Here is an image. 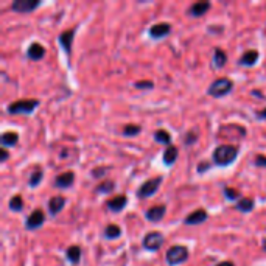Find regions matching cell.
<instances>
[{
	"mask_svg": "<svg viewBox=\"0 0 266 266\" xmlns=\"http://www.w3.org/2000/svg\"><path fill=\"white\" fill-rule=\"evenodd\" d=\"M210 8V4L208 2H198V4H193L188 10V14L193 18H198V16H202L204 12H207V10Z\"/></svg>",
	"mask_w": 266,
	"mask_h": 266,
	"instance_id": "obj_17",
	"label": "cell"
},
{
	"mask_svg": "<svg viewBox=\"0 0 266 266\" xmlns=\"http://www.w3.org/2000/svg\"><path fill=\"white\" fill-rule=\"evenodd\" d=\"M19 140L18 132H4L2 134V145L4 146H14Z\"/></svg>",
	"mask_w": 266,
	"mask_h": 266,
	"instance_id": "obj_20",
	"label": "cell"
},
{
	"mask_svg": "<svg viewBox=\"0 0 266 266\" xmlns=\"http://www.w3.org/2000/svg\"><path fill=\"white\" fill-rule=\"evenodd\" d=\"M120 228L117 224H108L106 229H104V236L106 238H118L120 236Z\"/></svg>",
	"mask_w": 266,
	"mask_h": 266,
	"instance_id": "obj_24",
	"label": "cell"
},
{
	"mask_svg": "<svg viewBox=\"0 0 266 266\" xmlns=\"http://www.w3.org/2000/svg\"><path fill=\"white\" fill-rule=\"evenodd\" d=\"M64 206H66V198H64V196H53V198L48 201V210H50L52 215H58Z\"/></svg>",
	"mask_w": 266,
	"mask_h": 266,
	"instance_id": "obj_13",
	"label": "cell"
},
{
	"mask_svg": "<svg viewBox=\"0 0 266 266\" xmlns=\"http://www.w3.org/2000/svg\"><path fill=\"white\" fill-rule=\"evenodd\" d=\"M224 194H226V198L228 200H236L238 198V196H240V193H238L236 190H232L230 187H226V188H224Z\"/></svg>",
	"mask_w": 266,
	"mask_h": 266,
	"instance_id": "obj_30",
	"label": "cell"
},
{
	"mask_svg": "<svg viewBox=\"0 0 266 266\" xmlns=\"http://www.w3.org/2000/svg\"><path fill=\"white\" fill-rule=\"evenodd\" d=\"M234 88V84L229 78H220L216 81H214L212 84H210V88H208V95H212V96H224V95H228Z\"/></svg>",
	"mask_w": 266,
	"mask_h": 266,
	"instance_id": "obj_3",
	"label": "cell"
},
{
	"mask_svg": "<svg viewBox=\"0 0 266 266\" xmlns=\"http://www.w3.org/2000/svg\"><path fill=\"white\" fill-rule=\"evenodd\" d=\"M178 159V148L176 146H168L164 152V162L166 165H172Z\"/></svg>",
	"mask_w": 266,
	"mask_h": 266,
	"instance_id": "obj_21",
	"label": "cell"
},
{
	"mask_svg": "<svg viewBox=\"0 0 266 266\" xmlns=\"http://www.w3.org/2000/svg\"><path fill=\"white\" fill-rule=\"evenodd\" d=\"M226 62H228V54L224 53L220 47H216V48H215V56H214V64H215V67H216V68H221V67L226 66Z\"/></svg>",
	"mask_w": 266,
	"mask_h": 266,
	"instance_id": "obj_19",
	"label": "cell"
},
{
	"mask_svg": "<svg viewBox=\"0 0 266 266\" xmlns=\"http://www.w3.org/2000/svg\"><path fill=\"white\" fill-rule=\"evenodd\" d=\"M134 86L137 89H151L152 88V82L151 81H137V82H134Z\"/></svg>",
	"mask_w": 266,
	"mask_h": 266,
	"instance_id": "obj_31",
	"label": "cell"
},
{
	"mask_svg": "<svg viewBox=\"0 0 266 266\" xmlns=\"http://www.w3.org/2000/svg\"><path fill=\"white\" fill-rule=\"evenodd\" d=\"M154 138H156V142H159V144H165V145H168V144L172 142L170 134H168L166 131H164V130H159V131L154 132Z\"/></svg>",
	"mask_w": 266,
	"mask_h": 266,
	"instance_id": "obj_26",
	"label": "cell"
},
{
	"mask_svg": "<svg viewBox=\"0 0 266 266\" xmlns=\"http://www.w3.org/2000/svg\"><path fill=\"white\" fill-rule=\"evenodd\" d=\"M165 215V207L164 206H154L146 210V218L152 222H158L164 218Z\"/></svg>",
	"mask_w": 266,
	"mask_h": 266,
	"instance_id": "obj_14",
	"label": "cell"
},
{
	"mask_svg": "<svg viewBox=\"0 0 266 266\" xmlns=\"http://www.w3.org/2000/svg\"><path fill=\"white\" fill-rule=\"evenodd\" d=\"M216 266H234V263H232V262H221V263L216 264Z\"/></svg>",
	"mask_w": 266,
	"mask_h": 266,
	"instance_id": "obj_34",
	"label": "cell"
},
{
	"mask_svg": "<svg viewBox=\"0 0 266 266\" xmlns=\"http://www.w3.org/2000/svg\"><path fill=\"white\" fill-rule=\"evenodd\" d=\"M44 221H46L44 212H42L40 208H36V210H33V214L26 218V221H25V228H26L28 230H34V229L40 228L42 224H44Z\"/></svg>",
	"mask_w": 266,
	"mask_h": 266,
	"instance_id": "obj_7",
	"label": "cell"
},
{
	"mask_svg": "<svg viewBox=\"0 0 266 266\" xmlns=\"http://www.w3.org/2000/svg\"><path fill=\"white\" fill-rule=\"evenodd\" d=\"M170 32H172L170 24L162 22V24L152 25V26L150 28V36L154 38V39H160V38H165L166 34H170Z\"/></svg>",
	"mask_w": 266,
	"mask_h": 266,
	"instance_id": "obj_9",
	"label": "cell"
},
{
	"mask_svg": "<svg viewBox=\"0 0 266 266\" xmlns=\"http://www.w3.org/2000/svg\"><path fill=\"white\" fill-rule=\"evenodd\" d=\"M187 258H188V249L186 246L178 244V246H172L166 250V262L170 266L184 263Z\"/></svg>",
	"mask_w": 266,
	"mask_h": 266,
	"instance_id": "obj_2",
	"label": "cell"
},
{
	"mask_svg": "<svg viewBox=\"0 0 266 266\" xmlns=\"http://www.w3.org/2000/svg\"><path fill=\"white\" fill-rule=\"evenodd\" d=\"M256 165L257 166H266V158L264 156H257L256 158Z\"/></svg>",
	"mask_w": 266,
	"mask_h": 266,
	"instance_id": "obj_32",
	"label": "cell"
},
{
	"mask_svg": "<svg viewBox=\"0 0 266 266\" xmlns=\"http://www.w3.org/2000/svg\"><path fill=\"white\" fill-rule=\"evenodd\" d=\"M263 249L266 250V240H264V243H263Z\"/></svg>",
	"mask_w": 266,
	"mask_h": 266,
	"instance_id": "obj_36",
	"label": "cell"
},
{
	"mask_svg": "<svg viewBox=\"0 0 266 266\" xmlns=\"http://www.w3.org/2000/svg\"><path fill=\"white\" fill-rule=\"evenodd\" d=\"M74 180H75V174L72 172H66V173H61L56 176L54 186L58 188H68V187H72Z\"/></svg>",
	"mask_w": 266,
	"mask_h": 266,
	"instance_id": "obj_10",
	"label": "cell"
},
{
	"mask_svg": "<svg viewBox=\"0 0 266 266\" xmlns=\"http://www.w3.org/2000/svg\"><path fill=\"white\" fill-rule=\"evenodd\" d=\"M128 200H126V196H116L114 200H109L108 201V208L112 210V212H120V210L126 206Z\"/></svg>",
	"mask_w": 266,
	"mask_h": 266,
	"instance_id": "obj_16",
	"label": "cell"
},
{
	"mask_svg": "<svg viewBox=\"0 0 266 266\" xmlns=\"http://www.w3.org/2000/svg\"><path fill=\"white\" fill-rule=\"evenodd\" d=\"M40 180H42V172L38 170V172H34V173L32 174V178H30V186H32V187H38Z\"/></svg>",
	"mask_w": 266,
	"mask_h": 266,
	"instance_id": "obj_29",
	"label": "cell"
},
{
	"mask_svg": "<svg viewBox=\"0 0 266 266\" xmlns=\"http://www.w3.org/2000/svg\"><path fill=\"white\" fill-rule=\"evenodd\" d=\"M164 243V235L160 232H148L144 238V248L148 250H158Z\"/></svg>",
	"mask_w": 266,
	"mask_h": 266,
	"instance_id": "obj_6",
	"label": "cell"
},
{
	"mask_svg": "<svg viewBox=\"0 0 266 266\" xmlns=\"http://www.w3.org/2000/svg\"><path fill=\"white\" fill-rule=\"evenodd\" d=\"M238 156V150L232 145H220L214 152V160L216 165H230Z\"/></svg>",
	"mask_w": 266,
	"mask_h": 266,
	"instance_id": "obj_1",
	"label": "cell"
},
{
	"mask_svg": "<svg viewBox=\"0 0 266 266\" xmlns=\"http://www.w3.org/2000/svg\"><path fill=\"white\" fill-rule=\"evenodd\" d=\"M236 208L240 210V212H249V210L254 208V201L250 198H243L236 202Z\"/></svg>",
	"mask_w": 266,
	"mask_h": 266,
	"instance_id": "obj_23",
	"label": "cell"
},
{
	"mask_svg": "<svg viewBox=\"0 0 266 266\" xmlns=\"http://www.w3.org/2000/svg\"><path fill=\"white\" fill-rule=\"evenodd\" d=\"M8 159V151L6 150H2V162H5Z\"/></svg>",
	"mask_w": 266,
	"mask_h": 266,
	"instance_id": "obj_33",
	"label": "cell"
},
{
	"mask_svg": "<svg viewBox=\"0 0 266 266\" xmlns=\"http://www.w3.org/2000/svg\"><path fill=\"white\" fill-rule=\"evenodd\" d=\"M138 132H140V126H137V124H126L124 130H123V134L128 136V137L136 136V134H138Z\"/></svg>",
	"mask_w": 266,
	"mask_h": 266,
	"instance_id": "obj_27",
	"label": "cell"
},
{
	"mask_svg": "<svg viewBox=\"0 0 266 266\" xmlns=\"http://www.w3.org/2000/svg\"><path fill=\"white\" fill-rule=\"evenodd\" d=\"M39 5H40L39 0H16V2L11 5V10L16 12H32Z\"/></svg>",
	"mask_w": 266,
	"mask_h": 266,
	"instance_id": "obj_8",
	"label": "cell"
},
{
	"mask_svg": "<svg viewBox=\"0 0 266 266\" xmlns=\"http://www.w3.org/2000/svg\"><path fill=\"white\" fill-rule=\"evenodd\" d=\"M26 54H28V58H30V60L39 61V60H42L46 56V48H44V46L38 44V42H33V44L28 47Z\"/></svg>",
	"mask_w": 266,
	"mask_h": 266,
	"instance_id": "obj_12",
	"label": "cell"
},
{
	"mask_svg": "<svg viewBox=\"0 0 266 266\" xmlns=\"http://www.w3.org/2000/svg\"><path fill=\"white\" fill-rule=\"evenodd\" d=\"M160 182H162V178H152V179L144 182V184L140 186L138 192H137V196L138 198H148V196L154 194L159 190Z\"/></svg>",
	"mask_w": 266,
	"mask_h": 266,
	"instance_id": "obj_5",
	"label": "cell"
},
{
	"mask_svg": "<svg viewBox=\"0 0 266 266\" xmlns=\"http://www.w3.org/2000/svg\"><path fill=\"white\" fill-rule=\"evenodd\" d=\"M10 208L12 210V212H20V210L24 208V201L19 194L12 196V198L10 200Z\"/></svg>",
	"mask_w": 266,
	"mask_h": 266,
	"instance_id": "obj_25",
	"label": "cell"
},
{
	"mask_svg": "<svg viewBox=\"0 0 266 266\" xmlns=\"http://www.w3.org/2000/svg\"><path fill=\"white\" fill-rule=\"evenodd\" d=\"M74 34L75 32L74 30H68V32H64L60 34V44L62 46V48L70 53V50H72V40H74Z\"/></svg>",
	"mask_w": 266,
	"mask_h": 266,
	"instance_id": "obj_15",
	"label": "cell"
},
{
	"mask_svg": "<svg viewBox=\"0 0 266 266\" xmlns=\"http://www.w3.org/2000/svg\"><path fill=\"white\" fill-rule=\"evenodd\" d=\"M207 220V212L204 208H198L192 212L186 220H184V224H188V226H193V224H201Z\"/></svg>",
	"mask_w": 266,
	"mask_h": 266,
	"instance_id": "obj_11",
	"label": "cell"
},
{
	"mask_svg": "<svg viewBox=\"0 0 266 266\" xmlns=\"http://www.w3.org/2000/svg\"><path fill=\"white\" fill-rule=\"evenodd\" d=\"M39 106V100H19L8 104L6 110L10 114H32L34 108Z\"/></svg>",
	"mask_w": 266,
	"mask_h": 266,
	"instance_id": "obj_4",
	"label": "cell"
},
{
	"mask_svg": "<svg viewBox=\"0 0 266 266\" xmlns=\"http://www.w3.org/2000/svg\"><path fill=\"white\" fill-rule=\"evenodd\" d=\"M67 258L76 264L80 262V258H81V249L78 246H70L67 249Z\"/></svg>",
	"mask_w": 266,
	"mask_h": 266,
	"instance_id": "obj_22",
	"label": "cell"
},
{
	"mask_svg": "<svg viewBox=\"0 0 266 266\" xmlns=\"http://www.w3.org/2000/svg\"><path fill=\"white\" fill-rule=\"evenodd\" d=\"M258 118H266V109H263V110L258 112Z\"/></svg>",
	"mask_w": 266,
	"mask_h": 266,
	"instance_id": "obj_35",
	"label": "cell"
},
{
	"mask_svg": "<svg viewBox=\"0 0 266 266\" xmlns=\"http://www.w3.org/2000/svg\"><path fill=\"white\" fill-rule=\"evenodd\" d=\"M112 190H114V182H110V180L103 182V184H100L96 188V192H100V193H109Z\"/></svg>",
	"mask_w": 266,
	"mask_h": 266,
	"instance_id": "obj_28",
	"label": "cell"
},
{
	"mask_svg": "<svg viewBox=\"0 0 266 266\" xmlns=\"http://www.w3.org/2000/svg\"><path fill=\"white\" fill-rule=\"evenodd\" d=\"M257 60H258V53L256 50H248L240 58V64L242 66H254L257 62Z\"/></svg>",
	"mask_w": 266,
	"mask_h": 266,
	"instance_id": "obj_18",
	"label": "cell"
}]
</instances>
